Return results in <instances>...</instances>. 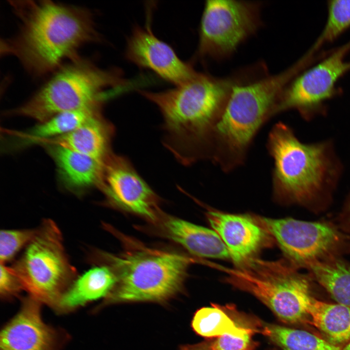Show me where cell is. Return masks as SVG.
<instances>
[{"label":"cell","instance_id":"cell-1","mask_svg":"<svg viewBox=\"0 0 350 350\" xmlns=\"http://www.w3.org/2000/svg\"><path fill=\"white\" fill-rule=\"evenodd\" d=\"M9 2L19 26L1 39L0 54L15 57L35 77L54 72L78 57L82 46L102 41L88 9L48 0Z\"/></svg>","mask_w":350,"mask_h":350},{"label":"cell","instance_id":"cell-2","mask_svg":"<svg viewBox=\"0 0 350 350\" xmlns=\"http://www.w3.org/2000/svg\"><path fill=\"white\" fill-rule=\"evenodd\" d=\"M237 77L218 78L197 72L175 88L159 92L139 90L155 104L162 118L163 143L180 163L209 159L214 130Z\"/></svg>","mask_w":350,"mask_h":350},{"label":"cell","instance_id":"cell-3","mask_svg":"<svg viewBox=\"0 0 350 350\" xmlns=\"http://www.w3.org/2000/svg\"><path fill=\"white\" fill-rule=\"evenodd\" d=\"M299 68L295 65L280 73L233 87L214 130L210 160L226 172L244 163L254 137L275 115L282 91Z\"/></svg>","mask_w":350,"mask_h":350},{"label":"cell","instance_id":"cell-4","mask_svg":"<svg viewBox=\"0 0 350 350\" xmlns=\"http://www.w3.org/2000/svg\"><path fill=\"white\" fill-rule=\"evenodd\" d=\"M129 85L117 68L103 69L80 56L64 64L11 113L44 122L59 113L103 104Z\"/></svg>","mask_w":350,"mask_h":350},{"label":"cell","instance_id":"cell-5","mask_svg":"<svg viewBox=\"0 0 350 350\" xmlns=\"http://www.w3.org/2000/svg\"><path fill=\"white\" fill-rule=\"evenodd\" d=\"M212 266L226 273L227 283L252 294L281 321L297 324L309 317L307 309L314 298L310 278L287 260L257 258L242 267Z\"/></svg>","mask_w":350,"mask_h":350},{"label":"cell","instance_id":"cell-6","mask_svg":"<svg viewBox=\"0 0 350 350\" xmlns=\"http://www.w3.org/2000/svg\"><path fill=\"white\" fill-rule=\"evenodd\" d=\"M102 254L117 278L105 304L166 300L180 291L193 261L180 254L156 250L120 255Z\"/></svg>","mask_w":350,"mask_h":350},{"label":"cell","instance_id":"cell-7","mask_svg":"<svg viewBox=\"0 0 350 350\" xmlns=\"http://www.w3.org/2000/svg\"><path fill=\"white\" fill-rule=\"evenodd\" d=\"M267 147L274 160L272 190L281 203L305 204L322 188L328 171L323 145L301 143L284 123L275 124Z\"/></svg>","mask_w":350,"mask_h":350},{"label":"cell","instance_id":"cell-8","mask_svg":"<svg viewBox=\"0 0 350 350\" xmlns=\"http://www.w3.org/2000/svg\"><path fill=\"white\" fill-rule=\"evenodd\" d=\"M24 291L42 304L55 310L64 293L77 278L66 254L56 224L45 219L11 267Z\"/></svg>","mask_w":350,"mask_h":350},{"label":"cell","instance_id":"cell-9","mask_svg":"<svg viewBox=\"0 0 350 350\" xmlns=\"http://www.w3.org/2000/svg\"><path fill=\"white\" fill-rule=\"evenodd\" d=\"M261 2L209 0L205 3L199 28L196 55L222 59L261 27Z\"/></svg>","mask_w":350,"mask_h":350},{"label":"cell","instance_id":"cell-10","mask_svg":"<svg viewBox=\"0 0 350 350\" xmlns=\"http://www.w3.org/2000/svg\"><path fill=\"white\" fill-rule=\"evenodd\" d=\"M259 219L276 239L287 261L298 269H307L350 251V236L330 222Z\"/></svg>","mask_w":350,"mask_h":350},{"label":"cell","instance_id":"cell-11","mask_svg":"<svg viewBox=\"0 0 350 350\" xmlns=\"http://www.w3.org/2000/svg\"><path fill=\"white\" fill-rule=\"evenodd\" d=\"M108 200L125 210L155 220L158 198L125 157L112 153L98 186Z\"/></svg>","mask_w":350,"mask_h":350},{"label":"cell","instance_id":"cell-12","mask_svg":"<svg viewBox=\"0 0 350 350\" xmlns=\"http://www.w3.org/2000/svg\"><path fill=\"white\" fill-rule=\"evenodd\" d=\"M350 49V42L287 85L280 96L275 115L289 109L311 107L330 98L336 81L350 70V62L344 58Z\"/></svg>","mask_w":350,"mask_h":350},{"label":"cell","instance_id":"cell-13","mask_svg":"<svg viewBox=\"0 0 350 350\" xmlns=\"http://www.w3.org/2000/svg\"><path fill=\"white\" fill-rule=\"evenodd\" d=\"M42 304L29 296L22 299L19 310L1 331L0 350L62 349L69 335L44 321Z\"/></svg>","mask_w":350,"mask_h":350},{"label":"cell","instance_id":"cell-14","mask_svg":"<svg viewBox=\"0 0 350 350\" xmlns=\"http://www.w3.org/2000/svg\"><path fill=\"white\" fill-rule=\"evenodd\" d=\"M124 54L129 62L151 70L175 86L186 82L197 72L190 63L182 60L170 46L158 38L148 25L133 28Z\"/></svg>","mask_w":350,"mask_h":350},{"label":"cell","instance_id":"cell-15","mask_svg":"<svg viewBox=\"0 0 350 350\" xmlns=\"http://www.w3.org/2000/svg\"><path fill=\"white\" fill-rule=\"evenodd\" d=\"M207 219L226 245L236 267H242L257 258L270 245L271 236L259 218L245 214L210 210Z\"/></svg>","mask_w":350,"mask_h":350},{"label":"cell","instance_id":"cell-16","mask_svg":"<svg viewBox=\"0 0 350 350\" xmlns=\"http://www.w3.org/2000/svg\"><path fill=\"white\" fill-rule=\"evenodd\" d=\"M114 133L113 125L101 112L70 132L44 142L59 145L105 162L112 153L111 144Z\"/></svg>","mask_w":350,"mask_h":350},{"label":"cell","instance_id":"cell-17","mask_svg":"<svg viewBox=\"0 0 350 350\" xmlns=\"http://www.w3.org/2000/svg\"><path fill=\"white\" fill-rule=\"evenodd\" d=\"M47 149L67 188L80 191L99 186L105 161H100L57 145L48 144Z\"/></svg>","mask_w":350,"mask_h":350},{"label":"cell","instance_id":"cell-18","mask_svg":"<svg viewBox=\"0 0 350 350\" xmlns=\"http://www.w3.org/2000/svg\"><path fill=\"white\" fill-rule=\"evenodd\" d=\"M116 277L107 266H95L77 277L60 299L54 310L66 314L101 298L114 288Z\"/></svg>","mask_w":350,"mask_h":350},{"label":"cell","instance_id":"cell-19","mask_svg":"<svg viewBox=\"0 0 350 350\" xmlns=\"http://www.w3.org/2000/svg\"><path fill=\"white\" fill-rule=\"evenodd\" d=\"M164 226L168 236L198 257L227 259L228 250L213 230L177 218L167 219Z\"/></svg>","mask_w":350,"mask_h":350},{"label":"cell","instance_id":"cell-20","mask_svg":"<svg viewBox=\"0 0 350 350\" xmlns=\"http://www.w3.org/2000/svg\"><path fill=\"white\" fill-rule=\"evenodd\" d=\"M307 313L311 323L330 343L340 347L350 341V307L313 298Z\"/></svg>","mask_w":350,"mask_h":350},{"label":"cell","instance_id":"cell-21","mask_svg":"<svg viewBox=\"0 0 350 350\" xmlns=\"http://www.w3.org/2000/svg\"><path fill=\"white\" fill-rule=\"evenodd\" d=\"M102 105H94L56 114L22 135L21 144L43 142L69 133L101 112Z\"/></svg>","mask_w":350,"mask_h":350},{"label":"cell","instance_id":"cell-22","mask_svg":"<svg viewBox=\"0 0 350 350\" xmlns=\"http://www.w3.org/2000/svg\"><path fill=\"white\" fill-rule=\"evenodd\" d=\"M307 269L337 303L350 307V264L337 257L315 263Z\"/></svg>","mask_w":350,"mask_h":350},{"label":"cell","instance_id":"cell-23","mask_svg":"<svg viewBox=\"0 0 350 350\" xmlns=\"http://www.w3.org/2000/svg\"><path fill=\"white\" fill-rule=\"evenodd\" d=\"M258 331L282 350H341L316 335L304 330L275 324L259 323Z\"/></svg>","mask_w":350,"mask_h":350},{"label":"cell","instance_id":"cell-24","mask_svg":"<svg viewBox=\"0 0 350 350\" xmlns=\"http://www.w3.org/2000/svg\"><path fill=\"white\" fill-rule=\"evenodd\" d=\"M192 325L197 334L206 337H219L225 334L243 337L258 332L257 330L237 325L215 304L198 310L193 316Z\"/></svg>","mask_w":350,"mask_h":350},{"label":"cell","instance_id":"cell-25","mask_svg":"<svg viewBox=\"0 0 350 350\" xmlns=\"http://www.w3.org/2000/svg\"><path fill=\"white\" fill-rule=\"evenodd\" d=\"M328 6V20L314 49L323 43L333 40L350 27V0L330 1Z\"/></svg>","mask_w":350,"mask_h":350},{"label":"cell","instance_id":"cell-26","mask_svg":"<svg viewBox=\"0 0 350 350\" xmlns=\"http://www.w3.org/2000/svg\"><path fill=\"white\" fill-rule=\"evenodd\" d=\"M36 229H4L0 234V263L10 261L23 247L25 248L34 238Z\"/></svg>","mask_w":350,"mask_h":350},{"label":"cell","instance_id":"cell-27","mask_svg":"<svg viewBox=\"0 0 350 350\" xmlns=\"http://www.w3.org/2000/svg\"><path fill=\"white\" fill-rule=\"evenodd\" d=\"M20 282L11 267L0 263V294L3 299H11L23 291Z\"/></svg>","mask_w":350,"mask_h":350},{"label":"cell","instance_id":"cell-28","mask_svg":"<svg viewBox=\"0 0 350 350\" xmlns=\"http://www.w3.org/2000/svg\"><path fill=\"white\" fill-rule=\"evenodd\" d=\"M253 334L238 337L230 334L221 336L211 343V350H254Z\"/></svg>","mask_w":350,"mask_h":350},{"label":"cell","instance_id":"cell-29","mask_svg":"<svg viewBox=\"0 0 350 350\" xmlns=\"http://www.w3.org/2000/svg\"><path fill=\"white\" fill-rule=\"evenodd\" d=\"M341 220L343 230L350 236V200L342 214Z\"/></svg>","mask_w":350,"mask_h":350},{"label":"cell","instance_id":"cell-30","mask_svg":"<svg viewBox=\"0 0 350 350\" xmlns=\"http://www.w3.org/2000/svg\"><path fill=\"white\" fill-rule=\"evenodd\" d=\"M210 345L202 343L195 345L185 346L181 347L179 350H211Z\"/></svg>","mask_w":350,"mask_h":350},{"label":"cell","instance_id":"cell-31","mask_svg":"<svg viewBox=\"0 0 350 350\" xmlns=\"http://www.w3.org/2000/svg\"><path fill=\"white\" fill-rule=\"evenodd\" d=\"M341 350H350V341L345 345V346L341 349Z\"/></svg>","mask_w":350,"mask_h":350}]
</instances>
